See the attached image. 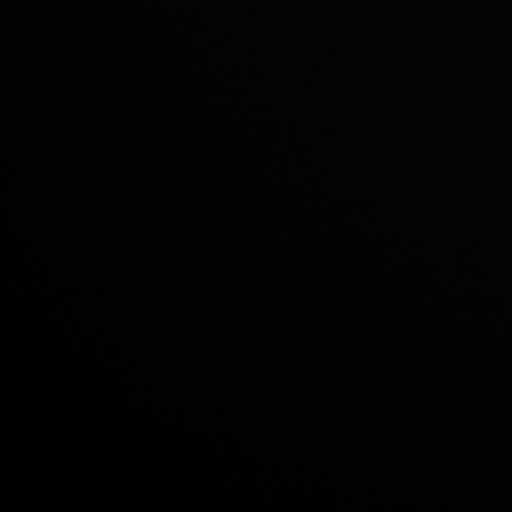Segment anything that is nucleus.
Masks as SVG:
<instances>
[]
</instances>
